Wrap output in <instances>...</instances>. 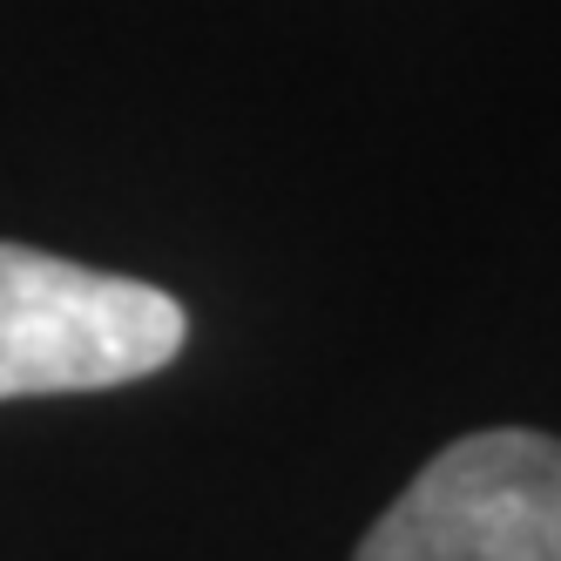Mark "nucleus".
<instances>
[{"instance_id":"nucleus-1","label":"nucleus","mask_w":561,"mask_h":561,"mask_svg":"<svg viewBox=\"0 0 561 561\" xmlns=\"http://www.w3.org/2000/svg\"><path fill=\"white\" fill-rule=\"evenodd\" d=\"M183 339V305L142 277L0 244V399L129 386L163 373Z\"/></svg>"},{"instance_id":"nucleus-2","label":"nucleus","mask_w":561,"mask_h":561,"mask_svg":"<svg viewBox=\"0 0 561 561\" xmlns=\"http://www.w3.org/2000/svg\"><path fill=\"white\" fill-rule=\"evenodd\" d=\"M352 561H561V439L488 426L439 447Z\"/></svg>"}]
</instances>
